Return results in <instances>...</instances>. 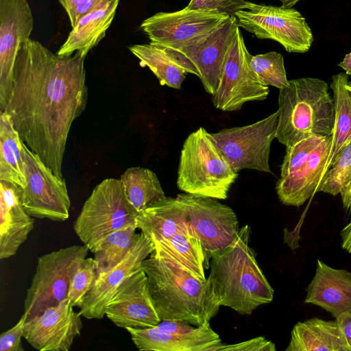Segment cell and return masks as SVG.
I'll list each match as a JSON object with an SVG mask.
<instances>
[{"mask_svg":"<svg viewBox=\"0 0 351 351\" xmlns=\"http://www.w3.org/2000/svg\"><path fill=\"white\" fill-rule=\"evenodd\" d=\"M86 56L58 55L36 40H24L4 110L22 141L59 178L71 125L87 104Z\"/></svg>","mask_w":351,"mask_h":351,"instance_id":"6da1fadb","label":"cell"},{"mask_svg":"<svg viewBox=\"0 0 351 351\" xmlns=\"http://www.w3.org/2000/svg\"><path fill=\"white\" fill-rule=\"evenodd\" d=\"M161 320H182L200 326L221 306L208 280H200L171 258L153 251L141 264Z\"/></svg>","mask_w":351,"mask_h":351,"instance_id":"7a4b0ae2","label":"cell"},{"mask_svg":"<svg viewBox=\"0 0 351 351\" xmlns=\"http://www.w3.org/2000/svg\"><path fill=\"white\" fill-rule=\"evenodd\" d=\"M250 236V227L245 225L229 245L213 252L207 277L218 304L243 315L274 298V289L249 245Z\"/></svg>","mask_w":351,"mask_h":351,"instance_id":"3957f363","label":"cell"},{"mask_svg":"<svg viewBox=\"0 0 351 351\" xmlns=\"http://www.w3.org/2000/svg\"><path fill=\"white\" fill-rule=\"evenodd\" d=\"M279 89L276 138L287 147L309 136L331 135L335 103L324 80L302 77Z\"/></svg>","mask_w":351,"mask_h":351,"instance_id":"277c9868","label":"cell"},{"mask_svg":"<svg viewBox=\"0 0 351 351\" xmlns=\"http://www.w3.org/2000/svg\"><path fill=\"white\" fill-rule=\"evenodd\" d=\"M239 176L215 141L204 128H199L185 139L181 150L177 186L186 193L228 198Z\"/></svg>","mask_w":351,"mask_h":351,"instance_id":"5b68a950","label":"cell"},{"mask_svg":"<svg viewBox=\"0 0 351 351\" xmlns=\"http://www.w3.org/2000/svg\"><path fill=\"white\" fill-rule=\"evenodd\" d=\"M138 214L127 198L121 180L106 178L84 202L73 229L92 252L110 234L136 225Z\"/></svg>","mask_w":351,"mask_h":351,"instance_id":"8992f818","label":"cell"},{"mask_svg":"<svg viewBox=\"0 0 351 351\" xmlns=\"http://www.w3.org/2000/svg\"><path fill=\"white\" fill-rule=\"evenodd\" d=\"M88 251L85 245H75L38 258L36 271L24 300L27 319L67 298L72 278Z\"/></svg>","mask_w":351,"mask_h":351,"instance_id":"52a82bcc","label":"cell"},{"mask_svg":"<svg viewBox=\"0 0 351 351\" xmlns=\"http://www.w3.org/2000/svg\"><path fill=\"white\" fill-rule=\"evenodd\" d=\"M239 27L260 39L279 43L289 53L307 52L313 41L306 19L295 9L245 2L234 13Z\"/></svg>","mask_w":351,"mask_h":351,"instance_id":"ba28073f","label":"cell"},{"mask_svg":"<svg viewBox=\"0 0 351 351\" xmlns=\"http://www.w3.org/2000/svg\"><path fill=\"white\" fill-rule=\"evenodd\" d=\"M250 56L239 26L226 53L220 82L212 95L217 109L237 111L247 102L267 99L269 86L253 71Z\"/></svg>","mask_w":351,"mask_h":351,"instance_id":"9c48e42d","label":"cell"},{"mask_svg":"<svg viewBox=\"0 0 351 351\" xmlns=\"http://www.w3.org/2000/svg\"><path fill=\"white\" fill-rule=\"evenodd\" d=\"M278 111L252 124L225 128L211 136L234 169L271 173L269 154L276 138Z\"/></svg>","mask_w":351,"mask_h":351,"instance_id":"30bf717a","label":"cell"},{"mask_svg":"<svg viewBox=\"0 0 351 351\" xmlns=\"http://www.w3.org/2000/svg\"><path fill=\"white\" fill-rule=\"evenodd\" d=\"M22 158L26 178L22 197L27 212L36 218L66 220L71 200L64 179L58 178L23 142Z\"/></svg>","mask_w":351,"mask_h":351,"instance_id":"8fae6325","label":"cell"},{"mask_svg":"<svg viewBox=\"0 0 351 351\" xmlns=\"http://www.w3.org/2000/svg\"><path fill=\"white\" fill-rule=\"evenodd\" d=\"M230 15L215 10H191L158 12L145 19L140 27L150 43L180 51L193 39L210 32Z\"/></svg>","mask_w":351,"mask_h":351,"instance_id":"7c38bea8","label":"cell"},{"mask_svg":"<svg viewBox=\"0 0 351 351\" xmlns=\"http://www.w3.org/2000/svg\"><path fill=\"white\" fill-rule=\"evenodd\" d=\"M177 197L188 207L190 227L203 247L206 259L235 239L239 220L230 207L215 198L186 193Z\"/></svg>","mask_w":351,"mask_h":351,"instance_id":"4fadbf2b","label":"cell"},{"mask_svg":"<svg viewBox=\"0 0 351 351\" xmlns=\"http://www.w3.org/2000/svg\"><path fill=\"white\" fill-rule=\"evenodd\" d=\"M33 29L27 0H0V112L4 111L11 92L21 45L29 38Z\"/></svg>","mask_w":351,"mask_h":351,"instance_id":"5bb4252c","label":"cell"},{"mask_svg":"<svg viewBox=\"0 0 351 351\" xmlns=\"http://www.w3.org/2000/svg\"><path fill=\"white\" fill-rule=\"evenodd\" d=\"M66 298L26 319L23 338L40 351H69L82 329V315Z\"/></svg>","mask_w":351,"mask_h":351,"instance_id":"9a60e30c","label":"cell"},{"mask_svg":"<svg viewBox=\"0 0 351 351\" xmlns=\"http://www.w3.org/2000/svg\"><path fill=\"white\" fill-rule=\"evenodd\" d=\"M106 315L117 326L125 329L150 328L162 321L142 268L124 280L107 305Z\"/></svg>","mask_w":351,"mask_h":351,"instance_id":"2e32d148","label":"cell"},{"mask_svg":"<svg viewBox=\"0 0 351 351\" xmlns=\"http://www.w3.org/2000/svg\"><path fill=\"white\" fill-rule=\"evenodd\" d=\"M239 27L235 16L208 33L193 39L180 51L197 69L204 90L213 95L220 82L226 53Z\"/></svg>","mask_w":351,"mask_h":351,"instance_id":"e0dca14e","label":"cell"},{"mask_svg":"<svg viewBox=\"0 0 351 351\" xmlns=\"http://www.w3.org/2000/svg\"><path fill=\"white\" fill-rule=\"evenodd\" d=\"M150 239L142 232L126 256L115 267L100 275L82 301L80 313L86 319H100L116 291L132 274L141 268L142 262L154 251Z\"/></svg>","mask_w":351,"mask_h":351,"instance_id":"ac0fdd59","label":"cell"},{"mask_svg":"<svg viewBox=\"0 0 351 351\" xmlns=\"http://www.w3.org/2000/svg\"><path fill=\"white\" fill-rule=\"evenodd\" d=\"M34 226V220L23 204L22 188L0 180V259L15 255Z\"/></svg>","mask_w":351,"mask_h":351,"instance_id":"d6986e66","label":"cell"},{"mask_svg":"<svg viewBox=\"0 0 351 351\" xmlns=\"http://www.w3.org/2000/svg\"><path fill=\"white\" fill-rule=\"evenodd\" d=\"M331 142L332 135L324 136L307 161L297 171L278 179L276 190L283 204L299 207L317 193L324 177Z\"/></svg>","mask_w":351,"mask_h":351,"instance_id":"ffe728a7","label":"cell"},{"mask_svg":"<svg viewBox=\"0 0 351 351\" xmlns=\"http://www.w3.org/2000/svg\"><path fill=\"white\" fill-rule=\"evenodd\" d=\"M306 292L304 303L317 305L337 318L351 310V273L317 259L315 274Z\"/></svg>","mask_w":351,"mask_h":351,"instance_id":"44dd1931","label":"cell"},{"mask_svg":"<svg viewBox=\"0 0 351 351\" xmlns=\"http://www.w3.org/2000/svg\"><path fill=\"white\" fill-rule=\"evenodd\" d=\"M140 61L156 76L160 85L180 89L186 73L199 76L197 69L181 51L150 43L136 44L128 47Z\"/></svg>","mask_w":351,"mask_h":351,"instance_id":"7402d4cb","label":"cell"},{"mask_svg":"<svg viewBox=\"0 0 351 351\" xmlns=\"http://www.w3.org/2000/svg\"><path fill=\"white\" fill-rule=\"evenodd\" d=\"M189 221L186 204L179 198L166 197L138 212L137 229L151 240L167 239Z\"/></svg>","mask_w":351,"mask_h":351,"instance_id":"603a6c76","label":"cell"},{"mask_svg":"<svg viewBox=\"0 0 351 351\" xmlns=\"http://www.w3.org/2000/svg\"><path fill=\"white\" fill-rule=\"evenodd\" d=\"M119 3V0H109L82 16L56 53L72 55L75 51H80L86 56L105 37L115 16Z\"/></svg>","mask_w":351,"mask_h":351,"instance_id":"cb8c5ba5","label":"cell"},{"mask_svg":"<svg viewBox=\"0 0 351 351\" xmlns=\"http://www.w3.org/2000/svg\"><path fill=\"white\" fill-rule=\"evenodd\" d=\"M351 351L336 321L317 317L295 324L285 351Z\"/></svg>","mask_w":351,"mask_h":351,"instance_id":"d4e9b609","label":"cell"},{"mask_svg":"<svg viewBox=\"0 0 351 351\" xmlns=\"http://www.w3.org/2000/svg\"><path fill=\"white\" fill-rule=\"evenodd\" d=\"M126 330L136 347L141 351H217L221 344V340L162 332L154 326Z\"/></svg>","mask_w":351,"mask_h":351,"instance_id":"484cf974","label":"cell"},{"mask_svg":"<svg viewBox=\"0 0 351 351\" xmlns=\"http://www.w3.org/2000/svg\"><path fill=\"white\" fill-rule=\"evenodd\" d=\"M151 241L154 252L174 260L197 278L202 280L207 278L204 273L205 253L189 221L173 236Z\"/></svg>","mask_w":351,"mask_h":351,"instance_id":"4316f807","label":"cell"},{"mask_svg":"<svg viewBox=\"0 0 351 351\" xmlns=\"http://www.w3.org/2000/svg\"><path fill=\"white\" fill-rule=\"evenodd\" d=\"M348 82V75L339 73L332 75L330 84L335 103V121L330 152L324 176L345 145L351 140V93L346 88Z\"/></svg>","mask_w":351,"mask_h":351,"instance_id":"83f0119b","label":"cell"},{"mask_svg":"<svg viewBox=\"0 0 351 351\" xmlns=\"http://www.w3.org/2000/svg\"><path fill=\"white\" fill-rule=\"evenodd\" d=\"M22 143L9 114L0 112V180L26 186L22 158Z\"/></svg>","mask_w":351,"mask_h":351,"instance_id":"f1b7e54d","label":"cell"},{"mask_svg":"<svg viewBox=\"0 0 351 351\" xmlns=\"http://www.w3.org/2000/svg\"><path fill=\"white\" fill-rule=\"evenodd\" d=\"M120 180L127 198L138 212L167 197L156 174L149 169L130 167Z\"/></svg>","mask_w":351,"mask_h":351,"instance_id":"f546056e","label":"cell"},{"mask_svg":"<svg viewBox=\"0 0 351 351\" xmlns=\"http://www.w3.org/2000/svg\"><path fill=\"white\" fill-rule=\"evenodd\" d=\"M136 225L115 231L105 237L91 252L97 267L98 277L118 265L139 237Z\"/></svg>","mask_w":351,"mask_h":351,"instance_id":"4dcf8cb0","label":"cell"},{"mask_svg":"<svg viewBox=\"0 0 351 351\" xmlns=\"http://www.w3.org/2000/svg\"><path fill=\"white\" fill-rule=\"evenodd\" d=\"M250 65L260 80L279 89L289 86L283 56L276 51L250 56Z\"/></svg>","mask_w":351,"mask_h":351,"instance_id":"1f68e13d","label":"cell"},{"mask_svg":"<svg viewBox=\"0 0 351 351\" xmlns=\"http://www.w3.org/2000/svg\"><path fill=\"white\" fill-rule=\"evenodd\" d=\"M351 178V140L337 156L324 176L317 192L337 195Z\"/></svg>","mask_w":351,"mask_h":351,"instance_id":"d6a6232c","label":"cell"},{"mask_svg":"<svg viewBox=\"0 0 351 351\" xmlns=\"http://www.w3.org/2000/svg\"><path fill=\"white\" fill-rule=\"evenodd\" d=\"M98 278L94 258H86L75 272L71 281L67 298L73 306L80 307L82 300Z\"/></svg>","mask_w":351,"mask_h":351,"instance_id":"836d02e7","label":"cell"},{"mask_svg":"<svg viewBox=\"0 0 351 351\" xmlns=\"http://www.w3.org/2000/svg\"><path fill=\"white\" fill-rule=\"evenodd\" d=\"M324 136H309L287 147L280 167V177L284 178L297 171L308 159L312 152Z\"/></svg>","mask_w":351,"mask_h":351,"instance_id":"e575fe53","label":"cell"},{"mask_svg":"<svg viewBox=\"0 0 351 351\" xmlns=\"http://www.w3.org/2000/svg\"><path fill=\"white\" fill-rule=\"evenodd\" d=\"M69 19L71 25L75 26L78 21L90 11L100 8L109 0H58Z\"/></svg>","mask_w":351,"mask_h":351,"instance_id":"d590c367","label":"cell"},{"mask_svg":"<svg viewBox=\"0 0 351 351\" xmlns=\"http://www.w3.org/2000/svg\"><path fill=\"white\" fill-rule=\"evenodd\" d=\"M245 0H191L188 7L191 10L210 9L234 16V13L243 9Z\"/></svg>","mask_w":351,"mask_h":351,"instance_id":"8d00e7d4","label":"cell"},{"mask_svg":"<svg viewBox=\"0 0 351 351\" xmlns=\"http://www.w3.org/2000/svg\"><path fill=\"white\" fill-rule=\"evenodd\" d=\"M27 319L24 313L18 322L11 328L1 334L0 351H23L21 338L23 337V328Z\"/></svg>","mask_w":351,"mask_h":351,"instance_id":"74e56055","label":"cell"},{"mask_svg":"<svg viewBox=\"0 0 351 351\" xmlns=\"http://www.w3.org/2000/svg\"><path fill=\"white\" fill-rule=\"evenodd\" d=\"M275 344L264 337H257L240 343L221 344L217 351H276Z\"/></svg>","mask_w":351,"mask_h":351,"instance_id":"f35d334b","label":"cell"},{"mask_svg":"<svg viewBox=\"0 0 351 351\" xmlns=\"http://www.w3.org/2000/svg\"><path fill=\"white\" fill-rule=\"evenodd\" d=\"M335 321L341 330L348 346L351 349V310L340 314L335 318Z\"/></svg>","mask_w":351,"mask_h":351,"instance_id":"ab89813d","label":"cell"},{"mask_svg":"<svg viewBox=\"0 0 351 351\" xmlns=\"http://www.w3.org/2000/svg\"><path fill=\"white\" fill-rule=\"evenodd\" d=\"M341 247L351 254V221L346 225L340 232Z\"/></svg>","mask_w":351,"mask_h":351,"instance_id":"60d3db41","label":"cell"},{"mask_svg":"<svg viewBox=\"0 0 351 351\" xmlns=\"http://www.w3.org/2000/svg\"><path fill=\"white\" fill-rule=\"evenodd\" d=\"M344 208L351 211V178L340 192Z\"/></svg>","mask_w":351,"mask_h":351,"instance_id":"b9f144b4","label":"cell"},{"mask_svg":"<svg viewBox=\"0 0 351 351\" xmlns=\"http://www.w3.org/2000/svg\"><path fill=\"white\" fill-rule=\"evenodd\" d=\"M338 65L346 71L347 75H351V52L346 54Z\"/></svg>","mask_w":351,"mask_h":351,"instance_id":"7bdbcfd3","label":"cell"},{"mask_svg":"<svg viewBox=\"0 0 351 351\" xmlns=\"http://www.w3.org/2000/svg\"><path fill=\"white\" fill-rule=\"evenodd\" d=\"M282 3V6L285 8H291L300 0H279Z\"/></svg>","mask_w":351,"mask_h":351,"instance_id":"ee69618b","label":"cell"},{"mask_svg":"<svg viewBox=\"0 0 351 351\" xmlns=\"http://www.w3.org/2000/svg\"><path fill=\"white\" fill-rule=\"evenodd\" d=\"M346 88H348V90L351 93V82H348V83L346 84Z\"/></svg>","mask_w":351,"mask_h":351,"instance_id":"f6af8a7d","label":"cell"}]
</instances>
